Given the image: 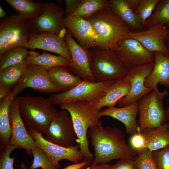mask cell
Wrapping results in <instances>:
<instances>
[{"label": "cell", "instance_id": "6da1fadb", "mask_svg": "<svg viewBox=\"0 0 169 169\" xmlns=\"http://www.w3.org/2000/svg\"><path fill=\"white\" fill-rule=\"evenodd\" d=\"M88 134L95 152L91 166L117 159H135L137 153L128 143L123 131L118 127H104L100 120L89 129Z\"/></svg>", "mask_w": 169, "mask_h": 169}, {"label": "cell", "instance_id": "7a4b0ae2", "mask_svg": "<svg viewBox=\"0 0 169 169\" xmlns=\"http://www.w3.org/2000/svg\"><path fill=\"white\" fill-rule=\"evenodd\" d=\"M61 110H67L70 114L77 138L76 140L84 156V160L92 163L94 154L89 148L87 133L88 129L96 125L100 120L99 112L95 103L74 102L61 104Z\"/></svg>", "mask_w": 169, "mask_h": 169}, {"label": "cell", "instance_id": "3957f363", "mask_svg": "<svg viewBox=\"0 0 169 169\" xmlns=\"http://www.w3.org/2000/svg\"><path fill=\"white\" fill-rule=\"evenodd\" d=\"M16 97L25 125L28 128L46 134L58 112L53 105L47 99L41 96L19 95Z\"/></svg>", "mask_w": 169, "mask_h": 169}, {"label": "cell", "instance_id": "277c9868", "mask_svg": "<svg viewBox=\"0 0 169 169\" xmlns=\"http://www.w3.org/2000/svg\"><path fill=\"white\" fill-rule=\"evenodd\" d=\"M87 20L99 36V48L115 50L119 42L131 31L109 6L95 13Z\"/></svg>", "mask_w": 169, "mask_h": 169}, {"label": "cell", "instance_id": "5b68a950", "mask_svg": "<svg viewBox=\"0 0 169 169\" xmlns=\"http://www.w3.org/2000/svg\"><path fill=\"white\" fill-rule=\"evenodd\" d=\"M95 81L103 82L123 79L128 69L115 50L100 48L89 49Z\"/></svg>", "mask_w": 169, "mask_h": 169}, {"label": "cell", "instance_id": "8992f818", "mask_svg": "<svg viewBox=\"0 0 169 169\" xmlns=\"http://www.w3.org/2000/svg\"><path fill=\"white\" fill-rule=\"evenodd\" d=\"M32 34L29 21L18 13L1 18L0 55L14 47L28 49V43Z\"/></svg>", "mask_w": 169, "mask_h": 169}, {"label": "cell", "instance_id": "52a82bcc", "mask_svg": "<svg viewBox=\"0 0 169 169\" xmlns=\"http://www.w3.org/2000/svg\"><path fill=\"white\" fill-rule=\"evenodd\" d=\"M115 80L96 82L82 79L80 84L71 90L53 94L47 99L53 105L74 102L95 103L105 95Z\"/></svg>", "mask_w": 169, "mask_h": 169}, {"label": "cell", "instance_id": "ba28073f", "mask_svg": "<svg viewBox=\"0 0 169 169\" xmlns=\"http://www.w3.org/2000/svg\"><path fill=\"white\" fill-rule=\"evenodd\" d=\"M164 97L153 90L138 101L139 118L137 132L156 127L167 121L163 107Z\"/></svg>", "mask_w": 169, "mask_h": 169}, {"label": "cell", "instance_id": "9c48e42d", "mask_svg": "<svg viewBox=\"0 0 169 169\" xmlns=\"http://www.w3.org/2000/svg\"><path fill=\"white\" fill-rule=\"evenodd\" d=\"M44 4L42 14L37 18L29 21L32 33H49L64 38L66 28L63 8L54 2H46Z\"/></svg>", "mask_w": 169, "mask_h": 169}, {"label": "cell", "instance_id": "30bf717a", "mask_svg": "<svg viewBox=\"0 0 169 169\" xmlns=\"http://www.w3.org/2000/svg\"><path fill=\"white\" fill-rule=\"evenodd\" d=\"M45 135L47 141L67 148L74 146L77 138L71 117L65 110L58 112Z\"/></svg>", "mask_w": 169, "mask_h": 169}, {"label": "cell", "instance_id": "8fae6325", "mask_svg": "<svg viewBox=\"0 0 169 169\" xmlns=\"http://www.w3.org/2000/svg\"><path fill=\"white\" fill-rule=\"evenodd\" d=\"M154 62L129 69L123 78L131 84L128 94L121 99L117 103L119 107H123L138 102L144 95L153 90L144 86L146 78L151 73Z\"/></svg>", "mask_w": 169, "mask_h": 169}, {"label": "cell", "instance_id": "7c38bea8", "mask_svg": "<svg viewBox=\"0 0 169 169\" xmlns=\"http://www.w3.org/2000/svg\"><path fill=\"white\" fill-rule=\"evenodd\" d=\"M115 51L128 70L154 62V53L133 38L121 40Z\"/></svg>", "mask_w": 169, "mask_h": 169}, {"label": "cell", "instance_id": "4fadbf2b", "mask_svg": "<svg viewBox=\"0 0 169 169\" xmlns=\"http://www.w3.org/2000/svg\"><path fill=\"white\" fill-rule=\"evenodd\" d=\"M71 56L68 67L82 79L95 81L91 69V56L89 49L80 45L66 29L64 37Z\"/></svg>", "mask_w": 169, "mask_h": 169}, {"label": "cell", "instance_id": "5bb4252c", "mask_svg": "<svg viewBox=\"0 0 169 169\" xmlns=\"http://www.w3.org/2000/svg\"><path fill=\"white\" fill-rule=\"evenodd\" d=\"M27 130L35 141L36 146L42 149L56 163L59 164V161L63 159L77 163L84 158L79 144L70 147H62L47 141L41 133L28 128Z\"/></svg>", "mask_w": 169, "mask_h": 169}, {"label": "cell", "instance_id": "9a60e30c", "mask_svg": "<svg viewBox=\"0 0 169 169\" xmlns=\"http://www.w3.org/2000/svg\"><path fill=\"white\" fill-rule=\"evenodd\" d=\"M169 30L164 25L157 24L141 31H131L126 38L136 39L151 52H159L169 57V51L165 43Z\"/></svg>", "mask_w": 169, "mask_h": 169}, {"label": "cell", "instance_id": "2e32d148", "mask_svg": "<svg viewBox=\"0 0 169 169\" xmlns=\"http://www.w3.org/2000/svg\"><path fill=\"white\" fill-rule=\"evenodd\" d=\"M64 22L66 29L82 47L87 49L99 47V36L88 20L70 15L65 16Z\"/></svg>", "mask_w": 169, "mask_h": 169}, {"label": "cell", "instance_id": "e0dca14e", "mask_svg": "<svg viewBox=\"0 0 169 169\" xmlns=\"http://www.w3.org/2000/svg\"><path fill=\"white\" fill-rule=\"evenodd\" d=\"M9 115L12 129L9 143L25 149L28 154L32 155V150L37 146L25 127L21 116L16 97L11 104Z\"/></svg>", "mask_w": 169, "mask_h": 169}, {"label": "cell", "instance_id": "ac0fdd59", "mask_svg": "<svg viewBox=\"0 0 169 169\" xmlns=\"http://www.w3.org/2000/svg\"><path fill=\"white\" fill-rule=\"evenodd\" d=\"M17 84L23 90L30 88L44 93L61 91L52 82L48 71L35 64L28 65L25 73Z\"/></svg>", "mask_w": 169, "mask_h": 169}, {"label": "cell", "instance_id": "d6986e66", "mask_svg": "<svg viewBox=\"0 0 169 169\" xmlns=\"http://www.w3.org/2000/svg\"><path fill=\"white\" fill-rule=\"evenodd\" d=\"M31 50L40 49L57 54L66 58L69 62L71 56L64 38L56 34L44 33L31 35L28 43Z\"/></svg>", "mask_w": 169, "mask_h": 169}, {"label": "cell", "instance_id": "ffe728a7", "mask_svg": "<svg viewBox=\"0 0 169 169\" xmlns=\"http://www.w3.org/2000/svg\"><path fill=\"white\" fill-rule=\"evenodd\" d=\"M154 54V65L151 73L145 79L144 86L152 88L158 95L165 96L169 95L168 92L166 90L160 92L157 85L160 83L169 89V57L159 52Z\"/></svg>", "mask_w": 169, "mask_h": 169}, {"label": "cell", "instance_id": "44dd1931", "mask_svg": "<svg viewBox=\"0 0 169 169\" xmlns=\"http://www.w3.org/2000/svg\"><path fill=\"white\" fill-rule=\"evenodd\" d=\"M139 113L138 103L121 107L115 106L105 109L99 112L100 117L108 116L114 118L125 125L127 134L131 136L137 132L138 127L136 117Z\"/></svg>", "mask_w": 169, "mask_h": 169}, {"label": "cell", "instance_id": "7402d4cb", "mask_svg": "<svg viewBox=\"0 0 169 169\" xmlns=\"http://www.w3.org/2000/svg\"><path fill=\"white\" fill-rule=\"evenodd\" d=\"M146 143V148L151 152L169 146V123L167 122L154 128H147L140 132Z\"/></svg>", "mask_w": 169, "mask_h": 169}, {"label": "cell", "instance_id": "603a6c76", "mask_svg": "<svg viewBox=\"0 0 169 169\" xmlns=\"http://www.w3.org/2000/svg\"><path fill=\"white\" fill-rule=\"evenodd\" d=\"M109 7L123 20L131 31L138 32L145 29L140 18L131 9L126 0H109Z\"/></svg>", "mask_w": 169, "mask_h": 169}, {"label": "cell", "instance_id": "cb8c5ba5", "mask_svg": "<svg viewBox=\"0 0 169 169\" xmlns=\"http://www.w3.org/2000/svg\"><path fill=\"white\" fill-rule=\"evenodd\" d=\"M131 84L124 78L116 80L111 85L105 95L95 103L97 110L100 111L103 107L115 106L117 103L129 93Z\"/></svg>", "mask_w": 169, "mask_h": 169}, {"label": "cell", "instance_id": "d4e9b609", "mask_svg": "<svg viewBox=\"0 0 169 169\" xmlns=\"http://www.w3.org/2000/svg\"><path fill=\"white\" fill-rule=\"evenodd\" d=\"M48 71L52 83L62 92L71 90L82 81L80 78L72 74L67 66H57Z\"/></svg>", "mask_w": 169, "mask_h": 169}, {"label": "cell", "instance_id": "484cf974", "mask_svg": "<svg viewBox=\"0 0 169 169\" xmlns=\"http://www.w3.org/2000/svg\"><path fill=\"white\" fill-rule=\"evenodd\" d=\"M16 95L12 91L7 97L0 100V141L1 147L9 144L12 129L9 110L11 104Z\"/></svg>", "mask_w": 169, "mask_h": 169}, {"label": "cell", "instance_id": "4316f807", "mask_svg": "<svg viewBox=\"0 0 169 169\" xmlns=\"http://www.w3.org/2000/svg\"><path fill=\"white\" fill-rule=\"evenodd\" d=\"M23 18L28 21L34 20L42 13L44 3L30 0H5Z\"/></svg>", "mask_w": 169, "mask_h": 169}, {"label": "cell", "instance_id": "83f0119b", "mask_svg": "<svg viewBox=\"0 0 169 169\" xmlns=\"http://www.w3.org/2000/svg\"><path fill=\"white\" fill-rule=\"evenodd\" d=\"M24 61L28 64L37 65L47 71L57 66L68 67L69 63V61L65 58L51 54L45 50L37 56L28 55Z\"/></svg>", "mask_w": 169, "mask_h": 169}, {"label": "cell", "instance_id": "f1b7e54d", "mask_svg": "<svg viewBox=\"0 0 169 169\" xmlns=\"http://www.w3.org/2000/svg\"><path fill=\"white\" fill-rule=\"evenodd\" d=\"M28 65L23 61L0 71V87H8L13 90L25 73Z\"/></svg>", "mask_w": 169, "mask_h": 169}, {"label": "cell", "instance_id": "f546056e", "mask_svg": "<svg viewBox=\"0 0 169 169\" xmlns=\"http://www.w3.org/2000/svg\"><path fill=\"white\" fill-rule=\"evenodd\" d=\"M109 5V0H80L77 9L72 15L87 20L93 14Z\"/></svg>", "mask_w": 169, "mask_h": 169}, {"label": "cell", "instance_id": "4dcf8cb0", "mask_svg": "<svg viewBox=\"0 0 169 169\" xmlns=\"http://www.w3.org/2000/svg\"><path fill=\"white\" fill-rule=\"evenodd\" d=\"M157 24L169 28V0H159L152 14L145 23V29Z\"/></svg>", "mask_w": 169, "mask_h": 169}, {"label": "cell", "instance_id": "1f68e13d", "mask_svg": "<svg viewBox=\"0 0 169 169\" xmlns=\"http://www.w3.org/2000/svg\"><path fill=\"white\" fill-rule=\"evenodd\" d=\"M28 49L23 47H14L0 55V71L7 67L24 61L28 55Z\"/></svg>", "mask_w": 169, "mask_h": 169}, {"label": "cell", "instance_id": "d6a6232c", "mask_svg": "<svg viewBox=\"0 0 169 169\" xmlns=\"http://www.w3.org/2000/svg\"><path fill=\"white\" fill-rule=\"evenodd\" d=\"M33 156V163L30 169H36L41 167L42 169H59V164L54 162L41 148L36 146L31 151Z\"/></svg>", "mask_w": 169, "mask_h": 169}, {"label": "cell", "instance_id": "836d02e7", "mask_svg": "<svg viewBox=\"0 0 169 169\" xmlns=\"http://www.w3.org/2000/svg\"><path fill=\"white\" fill-rule=\"evenodd\" d=\"M21 148L19 147L9 144L6 146L0 147V169H14L13 167L15 158L10 157V154L15 149ZM21 169H28L27 165L22 162Z\"/></svg>", "mask_w": 169, "mask_h": 169}, {"label": "cell", "instance_id": "e575fe53", "mask_svg": "<svg viewBox=\"0 0 169 169\" xmlns=\"http://www.w3.org/2000/svg\"><path fill=\"white\" fill-rule=\"evenodd\" d=\"M135 161L136 169H158L153 152L147 148L137 153Z\"/></svg>", "mask_w": 169, "mask_h": 169}, {"label": "cell", "instance_id": "d590c367", "mask_svg": "<svg viewBox=\"0 0 169 169\" xmlns=\"http://www.w3.org/2000/svg\"><path fill=\"white\" fill-rule=\"evenodd\" d=\"M158 1L159 0H141L135 13L140 18L144 26L146 21L152 14Z\"/></svg>", "mask_w": 169, "mask_h": 169}, {"label": "cell", "instance_id": "8d00e7d4", "mask_svg": "<svg viewBox=\"0 0 169 169\" xmlns=\"http://www.w3.org/2000/svg\"><path fill=\"white\" fill-rule=\"evenodd\" d=\"M158 169H169V147L153 152Z\"/></svg>", "mask_w": 169, "mask_h": 169}, {"label": "cell", "instance_id": "74e56055", "mask_svg": "<svg viewBox=\"0 0 169 169\" xmlns=\"http://www.w3.org/2000/svg\"><path fill=\"white\" fill-rule=\"evenodd\" d=\"M129 143L131 147L137 153L146 148L144 137L140 132H137L131 136Z\"/></svg>", "mask_w": 169, "mask_h": 169}, {"label": "cell", "instance_id": "f35d334b", "mask_svg": "<svg viewBox=\"0 0 169 169\" xmlns=\"http://www.w3.org/2000/svg\"><path fill=\"white\" fill-rule=\"evenodd\" d=\"M108 169H136L135 159H120L115 164L110 165Z\"/></svg>", "mask_w": 169, "mask_h": 169}, {"label": "cell", "instance_id": "ab89813d", "mask_svg": "<svg viewBox=\"0 0 169 169\" xmlns=\"http://www.w3.org/2000/svg\"><path fill=\"white\" fill-rule=\"evenodd\" d=\"M80 0H65V9L64 10V15H70L73 14L78 7Z\"/></svg>", "mask_w": 169, "mask_h": 169}, {"label": "cell", "instance_id": "60d3db41", "mask_svg": "<svg viewBox=\"0 0 169 169\" xmlns=\"http://www.w3.org/2000/svg\"><path fill=\"white\" fill-rule=\"evenodd\" d=\"M91 163L84 159L82 161L68 166L62 169H81L87 166Z\"/></svg>", "mask_w": 169, "mask_h": 169}, {"label": "cell", "instance_id": "b9f144b4", "mask_svg": "<svg viewBox=\"0 0 169 169\" xmlns=\"http://www.w3.org/2000/svg\"><path fill=\"white\" fill-rule=\"evenodd\" d=\"M126 1L130 8L135 13L138 7L141 0H126Z\"/></svg>", "mask_w": 169, "mask_h": 169}, {"label": "cell", "instance_id": "7bdbcfd3", "mask_svg": "<svg viewBox=\"0 0 169 169\" xmlns=\"http://www.w3.org/2000/svg\"><path fill=\"white\" fill-rule=\"evenodd\" d=\"M13 90L8 87H0V100L9 95Z\"/></svg>", "mask_w": 169, "mask_h": 169}, {"label": "cell", "instance_id": "ee69618b", "mask_svg": "<svg viewBox=\"0 0 169 169\" xmlns=\"http://www.w3.org/2000/svg\"><path fill=\"white\" fill-rule=\"evenodd\" d=\"M110 166L107 164H100L94 166H86L81 169H108Z\"/></svg>", "mask_w": 169, "mask_h": 169}, {"label": "cell", "instance_id": "f6af8a7d", "mask_svg": "<svg viewBox=\"0 0 169 169\" xmlns=\"http://www.w3.org/2000/svg\"><path fill=\"white\" fill-rule=\"evenodd\" d=\"M6 16V13L2 8V7L0 6V18H3Z\"/></svg>", "mask_w": 169, "mask_h": 169}, {"label": "cell", "instance_id": "bcb514c9", "mask_svg": "<svg viewBox=\"0 0 169 169\" xmlns=\"http://www.w3.org/2000/svg\"><path fill=\"white\" fill-rule=\"evenodd\" d=\"M167 101L169 102V98L167 99ZM165 114L167 121H169V105L165 110Z\"/></svg>", "mask_w": 169, "mask_h": 169}, {"label": "cell", "instance_id": "7dc6e473", "mask_svg": "<svg viewBox=\"0 0 169 169\" xmlns=\"http://www.w3.org/2000/svg\"><path fill=\"white\" fill-rule=\"evenodd\" d=\"M40 54L38 53L33 51V50H31L30 51H28V55L31 56H37L39 55Z\"/></svg>", "mask_w": 169, "mask_h": 169}, {"label": "cell", "instance_id": "c3c4849f", "mask_svg": "<svg viewBox=\"0 0 169 169\" xmlns=\"http://www.w3.org/2000/svg\"><path fill=\"white\" fill-rule=\"evenodd\" d=\"M165 43L166 47L169 51V30L166 36Z\"/></svg>", "mask_w": 169, "mask_h": 169}, {"label": "cell", "instance_id": "681fc988", "mask_svg": "<svg viewBox=\"0 0 169 169\" xmlns=\"http://www.w3.org/2000/svg\"><path fill=\"white\" fill-rule=\"evenodd\" d=\"M168 147H169V146H168Z\"/></svg>", "mask_w": 169, "mask_h": 169}]
</instances>
